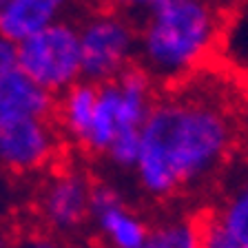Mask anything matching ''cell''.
Masks as SVG:
<instances>
[{"label":"cell","instance_id":"6da1fadb","mask_svg":"<svg viewBox=\"0 0 248 248\" xmlns=\"http://www.w3.org/2000/svg\"><path fill=\"white\" fill-rule=\"evenodd\" d=\"M237 122L226 100L191 82L160 93L142 126L135 177L155 200L193 191L228 162Z\"/></svg>","mask_w":248,"mask_h":248},{"label":"cell","instance_id":"7a4b0ae2","mask_svg":"<svg viewBox=\"0 0 248 248\" xmlns=\"http://www.w3.org/2000/svg\"><path fill=\"white\" fill-rule=\"evenodd\" d=\"M226 11L215 0H164L138 22V67L157 87L191 82L222 40Z\"/></svg>","mask_w":248,"mask_h":248},{"label":"cell","instance_id":"3957f363","mask_svg":"<svg viewBox=\"0 0 248 248\" xmlns=\"http://www.w3.org/2000/svg\"><path fill=\"white\" fill-rule=\"evenodd\" d=\"M160 95L155 80L138 64L111 82L98 84V102L82 149L118 169H135L142 126Z\"/></svg>","mask_w":248,"mask_h":248},{"label":"cell","instance_id":"277c9868","mask_svg":"<svg viewBox=\"0 0 248 248\" xmlns=\"http://www.w3.org/2000/svg\"><path fill=\"white\" fill-rule=\"evenodd\" d=\"M82 78L104 84L138 64V22L113 7H95L78 20Z\"/></svg>","mask_w":248,"mask_h":248},{"label":"cell","instance_id":"5b68a950","mask_svg":"<svg viewBox=\"0 0 248 248\" xmlns=\"http://www.w3.org/2000/svg\"><path fill=\"white\" fill-rule=\"evenodd\" d=\"M18 64L40 89L58 98L82 78L78 20L71 16L18 45Z\"/></svg>","mask_w":248,"mask_h":248},{"label":"cell","instance_id":"8992f818","mask_svg":"<svg viewBox=\"0 0 248 248\" xmlns=\"http://www.w3.org/2000/svg\"><path fill=\"white\" fill-rule=\"evenodd\" d=\"M62 135L53 118L5 115L0 118V169L27 175L56 162Z\"/></svg>","mask_w":248,"mask_h":248},{"label":"cell","instance_id":"52a82bcc","mask_svg":"<svg viewBox=\"0 0 248 248\" xmlns=\"http://www.w3.org/2000/svg\"><path fill=\"white\" fill-rule=\"evenodd\" d=\"M91 188L84 170L76 166L56 170L40 193V215L58 231H73L91 215Z\"/></svg>","mask_w":248,"mask_h":248},{"label":"cell","instance_id":"ba28073f","mask_svg":"<svg viewBox=\"0 0 248 248\" xmlns=\"http://www.w3.org/2000/svg\"><path fill=\"white\" fill-rule=\"evenodd\" d=\"M56 98L38 87L18 64V45L0 36V118L38 115L51 118Z\"/></svg>","mask_w":248,"mask_h":248},{"label":"cell","instance_id":"9c48e42d","mask_svg":"<svg viewBox=\"0 0 248 248\" xmlns=\"http://www.w3.org/2000/svg\"><path fill=\"white\" fill-rule=\"evenodd\" d=\"M204 248H248V175L200 217Z\"/></svg>","mask_w":248,"mask_h":248},{"label":"cell","instance_id":"30bf717a","mask_svg":"<svg viewBox=\"0 0 248 248\" xmlns=\"http://www.w3.org/2000/svg\"><path fill=\"white\" fill-rule=\"evenodd\" d=\"M91 215L98 219L100 228L115 248H144L151 231L126 206L122 195L111 184H104V182L93 184Z\"/></svg>","mask_w":248,"mask_h":248},{"label":"cell","instance_id":"8fae6325","mask_svg":"<svg viewBox=\"0 0 248 248\" xmlns=\"http://www.w3.org/2000/svg\"><path fill=\"white\" fill-rule=\"evenodd\" d=\"M73 2L76 0H5L0 5V36L20 45L69 18Z\"/></svg>","mask_w":248,"mask_h":248},{"label":"cell","instance_id":"7c38bea8","mask_svg":"<svg viewBox=\"0 0 248 248\" xmlns=\"http://www.w3.org/2000/svg\"><path fill=\"white\" fill-rule=\"evenodd\" d=\"M98 102V84L80 80L71 89L58 95L53 107V122L64 140L82 149L84 140L89 135Z\"/></svg>","mask_w":248,"mask_h":248},{"label":"cell","instance_id":"4fadbf2b","mask_svg":"<svg viewBox=\"0 0 248 248\" xmlns=\"http://www.w3.org/2000/svg\"><path fill=\"white\" fill-rule=\"evenodd\" d=\"M144 248H204L200 217H182L149 232Z\"/></svg>","mask_w":248,"mask_h":248},{"label":"cell","instance_id":"5bb4252c","mask_svg":"<svg viewBox=\"0 0 248 248\" xmlns=\"http://www.w3.org/2000/svg\"><path fill=\"white\" fill-rule=\"evenodd\" d=\"M108 7L122 11L129 16H144L146 11H151L153 7H157L164 0H104Z\"/></svg>","mask_w":248,"mask_h":248},{"label":"cell","instance_id":"9a60e30c","mask_svg":"<svg viewBox=\"0 0 248 248\" xmlns=\"http://www.w3.org/2000/svg\"><path fill=\"white\" fill-rule=\"evenodd\" d=\"M11 248H60V246L46 235H27V237L18 239Z\"/></svg>","mask_w":248,"mask_h":248},{"label":"cell","instance_id":"2e32d148","mask_svg":"<svg viewBox=\"0 0 248 248\" xmlns=\"http://www.w3.org/2000/svg\"><path fill=\"white\" fill-rule=\"evenodd\" d=\"M217 5L222 7L224 11H231V9H235L237 5H242V2H246V0H215Z\"/></svg>","mask_w":248,"mask_h":248},{"label":"cell","instance_id":"e0dca14e","mask_svg":"<svg viewBox=\"0 0 248 248\" xmlns=\"http://www.w3.org/2000/svg\"><path fill=\"white\" fill-rule=\"evenodd\" d=\"M73 248H100V246H73Z\"/></svg>","mask_w":248,"mask_h":248},{"label":"cell","instance_id":"ac0fdd59","mask_svg":"<svg viewBox=\"0 0 248 248\" xmlns=\"http://www.w3.org/2000/svg\"><path fill=\"white\" fill-rule=\"evenodd\" d=\"M89 2H100V0H89Z\"/></svg>","mask_w":248,"mask_h":248},{"label":"cell","instance_id":"d6986e66","mask_svg":"<svg viewBox=\"0 0 248 248\" xmlns=\"http://www.w3.org/2000/svg\"><path fill=\"white\" fill-rule=\"evenodd\" d=\"M2 2H5V0H0V5H2Z\"/></svg>","mask_w":248,"mask_h":248}]
</instances>
